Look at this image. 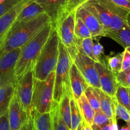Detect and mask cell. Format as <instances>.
<instances>
[{
  "instance_id": "836d02e7",
  "label": "cell",
  "mask_w": 130,
  "mask_h": 130,
  "mask_svg": "<svg viewBox=\"0 0 130 130\" xmlns=\"http://www.w3.org/2000/svg\"><path fill=\"white\" fill-rule=\"evenodd\" d=\"M111 122V119H109V118H108L105 114H104L101 110H99V111L98 112H95L93 124L96 126H102L110 124Z\"/></svg>"
},
{
  "instance_id": "8d00e7d4",
  "label": "cell",
  "mask_w": 130,
  "mask_h": 130,
  "mask_svg": "<svg viewBox=\"0 0 130 130\" xmlns=\"http://www.w3.org/2000/svg\"><path fill=\"white\" fill-rule=\"evenodd\" d=\"M123 53V62L121 71H125L130 68V47L124 48V51Z\"/></svg>"
},
{
  "instance_id": "5b68a950",
  "label": "cell",
  "mask_w": 130,
  "mask_h": 130,
  "mask_svg": "<svg viewBox=\"0 0 130 130\" xmlns=\"http://www.w3.org/2000/svg\"><path fill=\"white\" fill-rule=\"evenodd\" d=\"M55 71L52 72L46 79H34L32 110H35L39 113L50 112L53 102Z\"/></svg>"
},
{
  "instance_id": "44dd1931",
  "label": "cell",
  "mask_w": 130,
  "mask_h": 130,
  "mask_svg": "<svg viewBox=\"0 0 130 130\" xmlns=\"http://www.w3.org/2000/svg\"><path fill=\"white\" fill-rule=\"evenodd\" d=\"M15 87V84H9L0 87V117L8 111Z\"/></svg>"
},
{
  "instance_id": "b9f144b4",
  "label": "cell",
  "mask_w": 130,
  "mask_h": 130,
  "mask_svg": "<svg viewBox=\"0 0 130 130\" xmlns=\"http://www.w3.org/2000/svg\"><path fill=\"white\" fill-rule=\"evenodd\" d=\"M91 128H92L93 130H112L111 126V123L110 124L102 126H99L93 124V125H91Z\"/></svg>"
},
{
  "instance_id": "d590c367",
  "label": "cell",
  "mask_w": 130,
  "mask_h": 130,
  "mask_svg": "<svg viewBox=\"0 0 130 130\" xmlns=\"http://www.w3.org/2000/svg\"><path fill=\"white\" fill-rule=\"evenodd\" d=\"M20 0H5L0 2V17L8 11Z\"/></svg>"
},
{
  "instance_id": "f6af8a7d",
  "label": "cell",
  "mask_w": 130,
  "mask_h": 130,
  "mask_svg": "<svg viewBox=\"0 0 130 130\" xmlns=\"http://www.w3.org/2000/svg\"><path fill=\"white\" fill-rule=\"evenodd\" d=\"M75 130H84L83 129V123H81V124L79 126L78 128Z\"/></svg>"
},
{
  "instance_id": "6da1fadb",
  "label": "cell",
  "mask_w": 130,
  "mask_h": 130,
  "mask_svg": "<svg viewBox=\"0 0 130 130\" xmlns=\"http://www.w3.org/2000/svg\"><path fill=\"white\" fill-rule=\"evenodd\" d=\"M50 22V19L45 13L29 21H15L0 42V55L21 48Z\"/></svg>"
},
{
  "instance_id": "ba28073f",
  "label": "cell",
  "mask_w": 130,
  "mask_h": 130,
  "mask_svg": "<svg viewBox=\"0 0 130 130\" xmlns=\"http://www.w3.org/2000/svg\"><path fill=\"white\" fill-rule=\"evenodd\" d=\"M34 71H29L17 79L15 91L28 117L32 115V96L34 85Z\"/></svg>"
},
{
  "instance_id": "5bb4252c",
  "label": "cell",
  "mask_w": 130,
  "mask_h": 130,
  "mask_svg": "<svg viewBox=\"0 0 130 130\" xmlns=\"http://www.w3.org/2000/svg\"><path fill=\"white\" fill-rule=\"evenodd\" d=\"M101 1L107 9L112 18L111 25L109 30H118L125 27L129 13L116 6L108 0H101Z\"/></svg>"
},
{
  "instance_id": "30bf717a",
  "label": "cell",
  "mask_w": 130,
  "mask_h": 130,
  "mask_svg": "<svg viewBox=\"0 0 130 130\" xmlns=\"http://www.w3.org/2000/svg\"><path fill=\"white\" fill-rule=\"evenodd\" d=\"M48 15L53 27L57 28L60 20L68 12L69 0H34Z\"/></svg>"
},
{
  "instance_id": "ac0fdd59",
  "label": "cell",
  "mask_w": 130,
  "mask_h": 130,
  "mask_svg": "<svg viewBox=\"0 0 130 130\" xmlns=\"http://www.w3.org/2000/svg\"><path fill=\"white\" fill-rule=\"evenodd\" d=\"M44 13L43 8L34 0H29L18 14L15 22H26L38 17Z\"/></svg>"
},
{
  "instance_id": "c3c4849f",
  "label": "cell",
  "mask_w": 130,
  "mask_h": 130,
  "mask_svg": "<svg viewBox=\"0 0 130 130\" xmlns=\"http://www.w3.org/2000/svg\"><path fill=\"white\" fill-rule=\"evenodd\" d=\"M129 95H130V88H129Z\"/></svg>"
},
{
  "instance_id": "e575fe53",
  "label": "cell",
  "mask_w": 130,
  "mask_h": 130,
  "mask_svg": "<svg viewBox=\"0 0 130 130\" xmlns=\"http://www.w3.org/2000/svg\"><path fill=\"white\" fill-rule=\"evenodd\" d=\"M104 47L100 43H96L93 45V52L96 60V62L105 63V60H104Z\"/></svg>"
},
{
  "instance_id": "9a60e30c",
  "label": "cell",
  "mask_w": 130,
  "mask_h": 130,
  "mask_svg": "<svg viewBox=\"0 0 130 130\" xmlns=\"http://www.w3.org/2000/svg\"><path fill=\"white\" fill-rule=\"evenodd\" d=\"M83 5L96 17L106 32L110 29L112 22L111 16L101 0H88Z\"/></svg>"
},
{
  "instance_id": "cb8c5ba5",
  "label": "cell",
  "mask_w": 130,
  "mask_h": 130,
  "mask_svg": "<svg viewBox=\"0 0 130 130\" xmlns=\"http://www.w3.org/2000/svg\"><path fill=\"white\" fill-rule=\"evenodd\" d=\"M53 130H70L65 123L59 109V104L53 102V106L50 111Z\"/></svg>"
},
{
  "instance_id": "ffe728a7",
  "label": "cell",
  "mask_w": 130,
  "mask_h": 130,
  "mask_svg": "<svg viewBox=\"0 0 130 130\" xmlns=\"http://www.w3.org/2000/svg\"><path fill=\"white\" fill-rule=\"evenodd\" d=\"M100 98V104L101 111L105 114L112 121H117L116 116L113 98L108 95L100 89H97Z\"/></svg>"
},
{
  "instance_id": "4dcf8cb0",
  "label": "cell",
  "mask_w": 130,
  "mask_h": 130,
  "mask_svg": "<svg viewBox=\"0 0 130 130\" xmlns=\"http://www.w3.org/2000/svg\"><path fill=\"white\" fill-rule=\"evenodd\" d=\"M74 34L75 36L77 39H83L92 38L91 32L85 24V23L83 22L82 19L76 16L74 27Z\"/></svg>"
},
{
  "instance_id": "8992f818",
  "label": "cell",
  "mask_w": 130,
  "mask_h": 130,
  "mask_svg": "<svg viewBox=\"0 0 130 130\" xmlns=\"http://www.w3.org/2000/svg\"><path fill=\"white\" fill-rule=\"evenodd\" d=\"M75 22V11H69L63 15L56 28L60 41L66 49L72 62L79 53L77 47V38L74 34Z\"/></svg>"
},
{
  "instance_id": "74e56055",
  "label": "cell",
  "mask_w": 130,
  "mask_h": 130,
  "mask_svg": "<svg viewBox=\"0 0 130 130\" xmlns=\"http://www.w3.org/2000/svg\"><path fill=\"white\" fill-rule=\"evenodd\" d=\"M116 6L126 10L130 13V1L129 0H108Z\"/></svg>"
},
{
  "instance_id": "4316f807",
  "label": "cell",
  "mask_w": 130,
  "mask_h": 130,
  "mask_svg": "<svg viewBox=\"0 0 130 130\" xmlns=\"http://www.w3.org/2000/svg\"><path fill=\"white\" fill-rule=\"evenodd\" d=\"M71 111V130H75L82 123L83 118L80 109L76 100L73 98L70 100Z\"/></svg>"
},
{
  "instance_id": "4fadbf2b",
  "label": "cell",
  "mask_w": 130,
  "mask_h": 130,
  "mask_svg": "<svg viewBox=\"0 0 130 130\" xmlns=\"http://www.w3.org/2000/svg\"><path fill=\"white\" fill-rule=\"evenodd\" d=\"M76 16L81 18L89 29L93 38L105 36L106 30L95 15L88 10L83 5L79 6L75 10Z\"/></svg>"
},
{
  "instance_id": "d6a6232c",
  "label": "cell",
  "mask_w": 130,
  "mask_h": 130,
  "mask_svg": "<svg viewBox=\"0 0 130 130\" xmlns=\"http://www.w3.org/2000/svg\"><path fill=\"white\" fill-rule=\"evenodd\" d=\"M116 78L118 85L130 88V68L120 71L116 75Z\"/></svg>"
},
{
  "instance_id": "1f68e13d",
  "label": "cell",
  "mask_w": 130,
  "mask_h": 130,
  "mask_svg": "<svg viewBox=\"0 0 130 130\" xmlns=\"http://www.w3.org/2000/svg\"><path fill=\"white\" fill-rule=\"evenodd\" d=\"M113 98L114 107H115L116 116L117 119H120L128 124L130 122V112L124 106L118 102L115 96Z\"/></svg>"
},
{
  "instance_id": "bcb514c9",
  "label": "cell",
  "mask_w": 130,
  "mask_h": 130,
  "mask_svg": "<svg viewBox=\"0 0 130 130\" xmlns=\"http://www.w3.org/2000/svg\"><path fill=\"white\" fill-rule=\"evenodd\" d=\"M127 125H128V126H129V128H130V122H129V123H128V124H127Z\"/></svg>"
},
{
  "instance_id": "484cf974",
  "label": "cell",
  "mask_w": 130,
  "mask_h": 130,
  "mask_svg": "<svg viewBox=\"0 0 130 130\" xmlns=\"http://www.w3.org/2000/svg\"><path fill=\"white\" fill-rule=\"evenodd\" d=\"M93 42L92 38L83 39L77 38V47L79 53L90 57L96 62V60L93 52Z\"/></svg>"
},
{
  "instance_id": "2e32d148",
  "label": "cell",
  "mask_w": 130,
  "mask_h": 130,
  "mask_svg": "<svg viewBox=\"0 0 130 130\" xmlns=\"http://www.w3.org/2000/svg\"><path fill=\"white\" fill-rule=\"evenodd\" d=\"M29 0H20L8 11L0 17V42L15 22L18 14Z\"/></svg>"
},
{
  "instance_id": "7c38bea8",
  "label": "cell",
  "mask_w": 130,
  "mask_h": 130,
  "mask_svg": "<svg viewBox=\"0 0 130 130\" xmlns=\"http://www.w3.org/2000/svg\"><path fill=\"white\" fill-rule=\"evenodd\" d=\"M95 66L99 74V81L101 86L100 90L111 97L115 96L118 84L114 74L106 63L95 62Z\"/></svg>"
},
{
  "instance_id": "60d3db41",
  "label": "cell",
  "mask_w": 130,
  "mask_h": 130,
  "mask_svg": "<svg viewBox=\"0 0 130 130\" xmlns=\"http://www.w3.org/2000/svg\"><path fill=\"white\" fill-rule=\"evenodd\" d=\"M20 130H35L34 124V119L32 115L30 116L25 124Z\"/></svg>"
},
{
  "instance_id": "7bdbcfd3",
  "label": "cell",
  "mask_w": 130,
  "mask_h": 130,
  "mask_svg": "<svg viewBox=\"0 0 130 130\" xmlns=\"http://www.w3.org/2000/svg\"><path fill=\"white\" fill-rule=\"evenodd\" d=\"M82 123H83V126L84 130H93L92 128H91V126L88 124L87 123H86L85 121H83Z\"/></svg>"
},
{
  "instance_id": "7402d4cb",
  "label": "cell",
  "mask_w": 130,
  "mask_h": 130,
  "mask_svg": "<svg viewBox=\"0 0 130 130\" xmlns=\"http://www.w3.org/2000/svg\"><path fill=\"white\" fill-rule=\"evenodd\" d=\"M76 101L80 109L83 121L89 125L91 126L93 123L95 112L89 104L85 94H83Z\"/></svg>"
},
{
  "instance_id": "e0dca14e",
  "label": "cell",
  "mask_w": 130,
  "mask_h": 130,
  "mask_svg": "<svg viewBox=\"0 0 130 130\" xmlns=\"http://www.w3.org/2000/svg\"><path fill=\"white\" fill-rule=\"evenodd\" d=\"M70 82L73 99L77 100L84 93L89 85L74 63L70 69Z\"/></svg>"
},
{
  "instance_id": "f546056e",
  "label": "cell",
  "mask_w": 130,
  "mask_h": 130,
  "mask_svg": "<svg viewBox=\"0 0 130 130\" xmlns=\"http://www.w3.org/2000/svg\"><path fill=\"white\" fill-rule=\"evenodd\" d=\"M115 97L118 102L125 107L130 112V95L128 88L118 85L115 93Z\"/></svg>"
},
{
  "instance_id": "83f0119b",
  "label": "cell",
  "mask_w": 130,
  "mask_h": 130,
  "mask_svg": "<svg viewBox=\"0 0 130 130\" xmlns=\"http://www.w3.org/2000/svg\"><path fill=\"white\" fill-rule=\"evenodd\" d=\"M84 94L86 96L89 104L91 106L95 112H98L101 110L100 104V98H99V92L97 88L89 86L86 88Z\"/></svg>"
},
{
  "instance_id": "9c48e42d",
  "label": "cell",
  "mask_w": 130,
  "mask_h": 130,
  "mask_svg": "<svg viewBox=\"0 0 130 130\" xmlns=\"http://www.w3.org/2000/svg\"><path fill=\"white\" fill-rule=\"evenodd\" d=\"M73 63L81 72L89 86L100 89L99 74L95 67V62L90 57L79 53L75 57Z\"/></svg>"
},
{
  "instance_id": "7dc6e473",
  "label": "cell",
  "mask_w": 130,
  "mask_h": 130,
  "mask_svg": "<svg viewBox=\"0 0 130 130\" xmlns=\"http://www.w3.org/2000/svg\"><path fill=\"white\" fill-rule=\"evenodd\" d=\"M5 1V0H0V2H1V1Z\"/></svg>"
},
{
  "instance_id": "603a6c76",
  "label": "cell",
  "mask_w": 130,
  "mask_h": 130,
  "mask_svg": "<svg viewBox=\"0 0 130 130\" xmlns=\"http://www.w3.org/2000/svg\"><path fill=\"white\" fill-rule=\"evenodd\" d=\"M35 130H53L50 112L39 113L35 110L32 112Z\"/></svg>"
},
{
  "instance_id": "52a82bcc",
  "label": "cell",
  "mask_w": 130,
  "mask_h": 130,
  "mask_svg": "<svg viewBox=\"0 0 130 130\" xmlns=\"http://www.w3.org/2000/svg\"><path fill=\"white\" fill-rule=\"evenodd\" d=\"M20 51L19 48L0 55V87L17 84L15 70Z\"/></svg>"
},
{
  "instance_id": "8fae6325",
  "label": "cell",
  "mask_w": 130,
  "mask_h": 130,
  "mask_svg": "<svg viewBox=\"0 0 130 130\" xmlns=\"http://www.w3.org/2000/svg\"><path fill=\"white\" fill-rule=\"evenodd\" d=\"M8 117L10 130H20L29 119L15 89L8 109Z\"/></svg>"
},
{
  "instance_id": "f35d334b",
  "label": "cell",
  "mask_w": 130,
  "mask_h": 130,
  "mask_svg": "<svg viewBox=\"0 0 130 130\" xmlns=\"http://www.w3.org/2000/svg\"><path fill=\"white\" fill-rule=\"evenodd\" d=\"M88 0H69V1L68 12L74 11L79 7L83 5Z\"/></svg>"
},
{
  "instance_id": "d4e9b609",
  "label": "cell",
  "mask_w": 130,
  "mask_h": 130,
  "mask_svg": "<svg viewBox=\"0 0 130 130\" xmlns=\"http://www.w3.org/2000/svg\"><path fill=\"white\" fill-rule=\"evenodd\" d=\"M71 99H72L71 96L66 95L59 102V109L61 116L70 130L71 128V111L70 105Z\"/></svg>"
},
{
  "instance_id": "277c9868",
  "label": "cell",
  "mask_w": 130,
  "mask_h": 130,
  "mask_svg": "<svg viewBox=\"0 0 130 130\" xmlns=\"http://www.w3.org/2000/svg\"><path fill=\"white\" fill-rule=\"evenodd\" d=\"M72 63L69 55L60 41L59 55L55 70L53 102L59 104L66 95L73 98L70 82V69Z\"/></svg>"
},
{
  "instance_id": "ab89813d",
  "label": "cell",
  "mask_w": 130,
  "mask_h": 130,
  "mask_svg": "<svg viewBox=\"0 0 130 130\" xmlns=\"http://www.w3.org/2000/svg\"><path fill=\"white\" fill-rule=\"evenodd\" d=\"M0 130H10L8 111L0 117Z\"/></svg>"
},
{
  "instance_id": "ee69618b",
  "label": "cell",
  "mask_w": 130,
  "mask_h": 130,
  "mask_svg": "<svg viewBox=\"0 0 130 130\" xmlns=\"http://www.w3.org/2000/svg\"><path fill=\"white\" fill-rule=\"evenodd\" d=\"M119 130H130V128H129V127L127 125V126H125L122 127V128Z\"/></svg>"
},
{
  "instance_id": "f1b7e54d",
  "label": "cell",
  "mask_w": 130,
  "mask_h": 130,
  "mask_svg": "<svg viewBox=\"0 0 130 130\" xmlns=\"http://www.w3.org/2000/svg\"><path fill=\"white\" fill-rule=\"evenodd\" d=\"M123 56V52L114 56H105V63L115 76L121 71Z\"/></svg>"
},
{
  "instance_id": "d6986e66",
  "label": "cell",
  "mask_w": 130,
  "mask_h": 130,
  "mask_svg": "<svg viewBox=\"0 0 130 130\" xmlns=\"http://www.w3.org/2000/svg\"><path fill=\"white\" fill-rule=\"evenodd\" d=\"M105 36L111 38L124 48L130 47V13L125 27L118 30H108Z\"/></svg>"
},
{
  "instance_id": "7a4b0ae2",
  "label": "cell",
  "mask_w": 130,
  "mask_h": 130,
  "mask_svg": "<svg viewBox=\"0 0 130 130\" xmlns=\"http://www.w3.org/2000/svg\"><path fill=\"white\" fill-rule=\"evenodd\" d=\"M52 29V24L48 23L36 35L21 47V51L15 66V74L17 79L24 74L34 69L37 58L48 40Z\"/></svg>"
},
{
  "instance_id": "3957f363",
  "label": "cell",
  "mask_w": 130,
  "mask_h": 130,
  "mask_svg": "<svg viewBox=\"0 0 130 130\" xmlns=\"http://www.w3.org/2000/svg\"><path fill=\"white\" fill-rule=\"evenodd\" d=\"M60 38L57 29L52 27L48 40L42 48L34 67V77L44 80L55 70L59 55Z\"/></svg>"
}]
</instances>
